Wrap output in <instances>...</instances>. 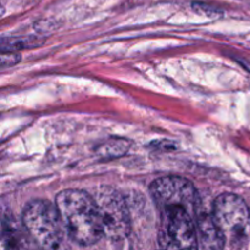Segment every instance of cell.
Here are the masks:
<instances>
[{
	"label": "cell",
	"mask_w": 250,
	"mask_h": 250,
	"mask_svg": "<svg viewBox=\"0 0 250 250\" xmlns=\"http://www.w3.org/2000/svg\"><path fill=\"white\" fill-rule=\"evenodd\" d=\"M100 217L104 236L112 241H121L131 233V216L127 203L115 188L103 186L93 194Z\"/></svg>",
	"instance_id": "5b68a950"
},
{
	"label": "cell",
	"mask_w": 250,
	"mask_h": 250,
	"mask_svg": "<svg viewBox=\"0 0 250 250\" xmlns=\"http://www.w3.org/2000/svg\"><path fill=\"white\" fill-rule=\"evenodd\" d=\"M150 194L161 212L181 208L197 216L199 197L193 183L187 178L180 176L158 178L150 185Z\"/></svg>",
	"instance_id": "277c9868"
},
{
	"label": "cell",
	"mask_w": 250,
	"mask_h": 250,
	"mask_svg": "<svg viewBox=\"0 0 250 250\" xmlns=\"http://www.w3.org/2000/svg\"><path fill=\"white\" fill-rule=\"evenodd\" d=\"M192 7L194 11L205 15L208 17H216L222 15V10H220L216 6H212L210 4H205V2H193Z\"/></svg>",
	"instance_id": "8fae6325"
},
{
	"label": "cell",
	"mask_w": 250,
	"mask_h": 250,
	"mask_svg": "<svg viewBox=\"0 0 250 250\" xmlns=\"http://www.w3.org/2000/svg\"><path fill=\"white\" fill-rule=\"evenodd\" d=\"M58 208L68 237L80 246H93L104 237L102 217L92 194L66 189L56 195Z\"/></svg>",
	"instance_id": "6da1fadb"
},
{
	"label": "cell",
	"mask_w": 250,
	"mask_h": 250,
	"mask_svg": "<svg viewBox=\"0 0 250 250\" xmlns=\"http://www.w3.org/2000/svg\"><path fill=\"white\" fill-rule=\"evenodd\" d=\"M160 250H161V249H160Z\"/></svg>",
	"instance_id": "4fadbf2b"
},
{
	"label": "cell",
	"mask_w": 250,
	"mask_h": 250,
	"mask_svg": "<svg viewBox=\"0 0 250 250\" xmlns=\"http://www.w3.org/2000/svg\"><path fill=\"white\" fill-rule=\"evenodd\" d=\"M44 42L41 37H10V38L1 39V53H7V51H14L17 53L19 50L23 49H33L37 46L42 45Z\"/></svg>",
	"instance_id": "30bf717a"
},
{
	"label": "cell",
	"mask_w": 250,
	"mask_h": 250,
	"mask_svg": "<svg viewBox=\"0 0 250 250\" xmlns=\"http://www.w3.org/2000/svg\"><path fill=\"white\" fill-rule=\"evenodd\" d=\"M21 60V55L14 51L1 53V67H11Z\"/></svg>",
	"instance_id": "7c38bea8"
},
{
	"label": "cell",
	"mask_w": 250,
	"mask_h": 250,
	"mask_svg": "<svg viewBox=\"0 0 250 250\" xmlns=\"http://www.w3.org/2000/svg\"><path fill=\"white\" fill-rule=\"evenodd\" d=\"M197 231L199 232L200 239L207 250H222L226 243L224 233L220 229L216 220L211 212L198 210L195 216Z\"/></svg>",
	"instance_id": "52a82bcc"
},
{
	"label": "cell",
	"mask_w": 250,
	"mask_h": 250,
	"mask_svg": "<svg viewBox=\"0 0 250 250\" xmlns=\"http://www.w3.org/2000/svg\"><path fill=\"white\" fill-rule=\"evenodd\" d=\"M131 148V144L127 139L124 138H111L103 143L98 148V155L105 160H111V159L121 158Z\"/></svg>",
	"instance_id": "9c48e42d"
},
{
	"label": "cell",
	"mask_w": 250,
	"mask_h": 250,
	"mask_svg": "<svg viewBox=\"0 0 250 250\" xmlns=\"http://www.w3.org/2000/svg\"><path fill=\"white\" fill-rule=\"evenodd\" d=\"M212 215L226 241L239 244L250 237V210L238 195H219L212 205Z\"/></svg>",
	"instance_id": "3957f363"
},
{
	"label": "cell",
	"mask_w": 250,
	"mask_h": 250,
	"mask_svg": "<svg viewBox=\"0 0 250 250\" xmlns=\"http://www.w3.org/2000/svg\"><path fill=\"white\" fill-rule=\"evenodd\" d=\"M22 227L42 250H66L67 231L55 204L43 199L29 202L22 212Z\"/></svg>",
	"instance_id": "7a4b0ae2"
},
{
	"label": "cell",
	"mask_w": 250,
	"mask_h": 250,
	"mask_svg": "<svg viewBox=\"0 0 250 250\" xmlns=\"http://www.w3.org/2000/svg\"><path fill=\"white\" fill-rule=\"evenodd\" d=\"M2 250H42L27 234L23 227H19L15 220L5 216L2 221Z\"/></svg>",
	"instance_id": "ba28073f"
},
{
	"label": "cell",
	"mask_w": 250,
	"mask_h": 250,
	"mask_svg": "<svg viewBox=\"0 0 250 250\" xmlns=\"http://www.w3.org/2000/svg\"><path fill=\"white\" fill-rule=\"evenodd\" d=\"M163 214L159 234L161 250H198L195 217L185 209H171Z\"/></svg>",
	"instance_id": "8992f818"
}]
</instances>
